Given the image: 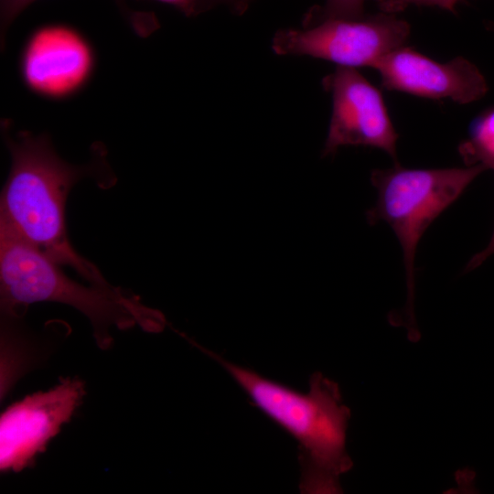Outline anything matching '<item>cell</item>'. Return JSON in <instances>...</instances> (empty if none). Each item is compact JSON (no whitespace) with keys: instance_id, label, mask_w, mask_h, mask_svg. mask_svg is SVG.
Segmentation results:
<instances>
[{"instance_id":"6da1fadb","label":"cell","mask_w":494,"mask_h":494,"mask_svg":"<svg viewBox=\"0 0 494 494\" xmlns=\"http://www.w3.org/2000/svg\"><path fill=\"white\" fill-rule=\"evenodd\" d=\"M11 167L0 200V223L11 228L61 266L71 267L90 284L109 285L101 271L81 256L67 234L65 206L73 186L101 177L102 164L74 166L56 153L48 134L2 129Z\"/></svg>"},{"instance_id":"7a4b0ae2","label":"cell","mask_w":494,"mask_h":494,"mask_svg":"<svg viewBox=\"0 0 494 494\" xmlns=\"http://www.w3.org/2000/svg\"><path fill=\"white\" fill-rule=\"evenodd\" d=\"M189 341L216 360L252 403L296 441L301 493H342L340 477L353 463L346 449L350 410L342 403L337 382L315 372L308 392H301Z\"/></svg>"},{"instance_id":"3957f363","label":"cell","mask_w":494,"mask_h":494,"mask_svg":"<svg viewBox=\"0 0 494 494\" xmlns=\"http://www.w3.org/2000/svg\"><path fill=\"white\" fill-rule=\"evenodd\" d=\"M55 302L70 306L90 321L97 345L113 343L110 329L138 326L161 332L163 313L144 305L140 298L113 285L81 284L68 276L60 264L0 223V305L2 317L21 318L29 305Z\"/></svg>"},{"instance_id":"277c9868","label":"cell","mask_w":494,"mask_h":494,"mask_svg":"<svg viewBox=\"0 0 494 494\" xmlns=\"http://www.w3.org/2000/svg\"><path fill=\"white\" fill-rule=\"evenodd\" d=\"M485 170L482 165L423 169L396 164L392 168L371 172L370 181L378 198L374 207L367 210L366 218L370 225L386 221L401 243L407 285L404 326L413 341H417L420 336L413 310L414 256L418 242L434 220Z\"/></svg>"},{"instance_id":"5b68a950","label":"cell","mask_w":494,"mask_h":494,"mask_svg":"<svg viewBox=\"0 0 494 494\" xmlns=\"http://www.w3.org/2000/svg\"><path fill=\"white\" fill-rule=\"evenodd\" d=\"M410 25L394 14L378 13L358 19L328 18L275 33L272 48L278 55L309 56L340 67H371L403 47Z\"/></svg>"},{"instance_id":"8992f818","label":"cell","mask_w":494,"mask_h":494,"mask_svg":"<svg viewBox=\"0 0 494 494\" xmlns=\"http://www.w3.org/2000/svg\"><path fill=\"white\" fill-rule=\"evenodd\" d=\"M84 395L81 380L66 378L47 392L27 395L8 406L0 418L1 471L20 472L31 467L70 420Z\"/></svg>"},{"instance_id":"52a82bcc","label":"cell","mask_w":494,"mask_h":494,"mask_svg":"<svg viewBox=\"0 0 494 494\" xmlns=\"http://www.w3.org/2000/svg\"><path fill=\"white\" fill-rule=\"evenodd\" d=\"M323 86L332 96V115L323 156L339 147H376L397 161L396 133L381 91L356 69L338 66L326 76Z\"/></svg>"},{"instance_id":"ba28073f","label":"cell","mask_w":494,"mask_h":494,"mask_svg":"<svg viewBox=\"0 0 494 494\" xmlns=\"http://www.w3.org/2000/svg\"><path fill=\"white\" fill-rule=\"evenodd\" d=\"M94 55L88 41L65 25L35 30L26 43L20 70L27 87L50 99L66 98L89 80Z\"/></svg>"},{"instance_id":"9c48e42d","label":"cell","mask_w":494,"mask_h":494,"mask_svg":"<svg viewBox=\"0 0 494 494\" xmlns=\"http://www.w3.org/2000/svg\"><path fill=\"white\" fill-rule=\"evenodd\" d=\"M374 69L383 88L428 99L466 104L481 99L489 91L478 67L463 57L441 63L401 47L382 57Z\"/></svg>"},{"instance_id":"30bf717a","label":"cell","mask_w":494,"mask_h":494,"mask_svg":"<svg viewBox=\"0 0 494 494\" xmlns=\"http://www.w3.org/2000/svg\"><path fill=\"white\" fill-rule=\"evenodd\" d=\"M458 153L467 166L482 165L494 169V107L470 123L468 137L459 144Z\"/></svg>"},{"instance_id":"8fae6325","label":"cell","mask_w":494,"mask_h":494,"mask_svg":"<svg viewBox=\"0 0 494 494\" xmlns=\"http://www.w3.org/2000/svg\"><path fill=\"white\" fill-rule=\"evenodd\" d=\"M365 0H326L320 10L311 13L308 24L328 18L358 19L364 16Z\"/></svg>"},{"instance_id":"7c38bea8","label":"cell","mask_w":494,"mask_h":494,"mask_svg":"<svg viewBox=\"0 0 494 494\" xmlns=\"http://www.w3.org/2000/svg\"><path fill=\"white\" fill-rule=\"evenodd\" d=\"M381 12L396 14L403 11L412 5L438 6L445 10L454 12L460 0H373Z\"/></svg>"},{"instance_id":"4fadbf2b","label":"cell","mask_w":494,"mask_h":494,"mask_svg":"<svg viewBox=\"0 0 494 494\" xmlns=\"http://www.w3.org/2000/svg\"><path fill=\"white\" fill-rule=\"evenodd\" d=\"M36 0H0L1 48H5L6 30L16 17Z\"/></svg>"},{"instance_id":"5bb4252c","label":"cell","mask_w":494,"mask_h":494,"mask_svg":"<svg viewBox=\"0 0 494 494\" xmlns=\"http://www.w3.org/2000/svg\"><path fill=\"white\" fill-rule=\"evenodd\" d=\"M494 253V231L488 246L476 253L467 263L465 272L471 271L479 266L488 257Z\"/></svg>"},{"instance_id":"9a60e30c","label":"cell","mask_w":494,"mask_h":494,"mask_svg":"<svg viewBox=\"0 0 494 494\" xmlns=\"http://www.w3.org/2000/svg\"><path fill=\"white\" fill-rule=\"evenodd\" d=\"M172 5L183 12L186 16L195 15L196 0H158Z\"/></svg>"},{"instance_id":"2e32d148","label":"cell","mask_w":494,"mask_h":494,"mask_svg":"<svg viewBox=\"0 0 494 494\" xmlns=\"http://www.w3.org/2000/svg\"><path fill=\"white\" fill-rule=\"evenodd\" d=\"M231 0H196L195 15L211 8L213 5L221 2H230Z\"/></svg>"},{"instance_id":"e0dca14e","label":"cell","mask_w":494,"mask_h":494,"mask_svg":"<svg viewBox=\"0 0 494 494\" xmlns=\"http://www.w3.org/2000/svg\"><path fill=\"white\" fill-rule=\"evenodd\" d=\"M251 0H231V3L234 9L239 13H242L246 10Z\"/></svg>"}]
</instances>
